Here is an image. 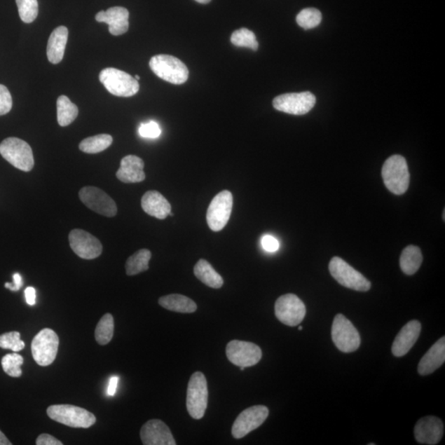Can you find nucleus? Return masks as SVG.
Returning a JSON list of instances; mask_svg holds the SVG:
<instances>
[{"label":"nucleus","mask_w":445,"mask_h":445,"mask_svg":"<svg viewBox=\"0 0 445 445\" xmlns=\"http://www.w3.org/2000/svg\"><path fill=\"white\" fill-rule=\"evenodd\" d=\"M302 329H303V327L299 326V331H301Z\"/></svg>","instance_id":"obj_47"},{"label":"nucleus","mask_w":445,"mask_h":445,"mask_svg":"<svg viewBox=\"0 0 445 445\" xmlns=\"http://www.w3.org/2000/svg\"><path fill=\"white\" fill-rule=\"evenodd\" d=\"M382 177L388 191L400 196L409 189L410 173L404 157L392 156L387 159L382 168Z\"/></svg>","instance_id":"obj_1"},{"label":"nucleus","mask_w":445,"mask_h":445,"mask_svg":"<svg viewBox=\"0 0 445 445\" xmlns=\"http://www.w3.org/2000/svg\"><path fill=\"white\" fill-rule=\"evenodd\" d=\"M114 334V318L111 313L103 316L95 330V339L101 345L109 344Z\"/></svg>","instance_id":"obj_31"},{"label":"nucleus","mask_w":445,"mask_h":445,"mask_svg":"<svg viewBox=\"0 0 445 445\" xmlns=\"http://www.w3.org/2000/svg\"><path fill=\"white\" fill-rule=\"evenodd\" d=\"M151 252L148 249H140L130 256L125 263L128 275H135L149 270V262L151 259Z\"/></svg>","instance_id":"obj_28"},{"label":"nucleus","mask_w":445,"mask_h":445,"mask_svg":"<svg viewBox=\"0 0 445 445\" xmlns=\"http://www.w3.org/2000/svg\"><path fill=\"white\" fill-rule=\"evenodd\" d=\"M0 154L11 165L23 172H30L34 167V157L30 145L25 140L9 137L0 144Z\"/></svg>","instance_id":"obj_4"},{"label":"nucleus","mask_w":445,"mask_h":445,"mask_svg":"<svg viewBox=\"0 0 445 445\" xmlns=\"http://www.w3.org/2000/svg\"><path fill=\"white\" fill-rule=\"evenodd\" d=\"M233 203V195L229 191H223L214 196L206 214L208 226L212 231H221L226 226L231 219Z\"/></svg>","instance_id":"obj_10"},{"label":"nucleus","mask_w":445,"mask_h":445,"mask_svg":"<svg viewBox=\"0 0 445 445\" xmlns=\"http://www.w3.org/2000/svg\"><path fill=\"white\" fill-rule=\"evenodd\" d=\"M261 246L266 252H274L279 249V242L271 235H265L261 238Z\"/></svg>","instance_id":"obj_39"},{"label":"nucleus","mask_w":445,"mask_h":445,"mask_svg":"<svg viewBox=\"0 0 445 445\" xmlns=\"http://www.w3.org/2000/svg\"><path fill=\"white\" fill-rule=\"evenodd\" d=\"M231 40L233 45L238 46V48H247L254 50L259 49V41L256 39L254 32L247 29V28H241V29L234 31Z\"/></svg>","instance_id":"obj_32"},{"label":"nucleus","mask_w":445,"mask_h":445,"mask_svg":"<svg viewBox=\"0 0 445 445\" xmlns=\"http://www.w3.org/2000/svg\"><path fill=\"white\" fill-rule=\"evenodd\" d=\"M68 36L67 27L64 26L55 28L50 36L46 53L50 63L57 64L63 60Z\"/></svg>","instance_id":"obj_24"},{"label":"nucleus","mask_w":445,"mask_h":445,"mask_svg":"<svg viewBox=\"0 0 445 445\" xmlns=\"http://www.w3.org/2000/svg\"><path fill=\"white\" fill-rule=\"evenodd\" d=\"M22 278L20 274L16 273L13 275V284L6 283V288L12 290V292H18L22 287Z\"/></svg>","instance_id":"obj_41"},{"label":"nucleus","mask_w":445,"mask_h":445,"mask_svg":"<svg viewBox=\"0 0 445 445\" xmlns=\"http://www.w3.org/2000/svg\"><path fill=\"white\" fill-rule=\"evenodd\" d=\"M69 241L74 254L83 259H95L102 254L101 242L83 229L76 228L70 232Z\"/></svg>","instance_id":"obj_16"},{"label":"nucleus","mask_w":445,"mask_h":445,"mask_svg":"<svg viewBox=\"0 0 445 445\" xmlns=\"http://www.w3.org/2000/svg\"><path fill=\"white\" fill-rule=\"evenodd\" d=\"M423 261V256L420 248L410 245L402 252L400 257L401 269L406 275H413L419 270Z\"/></svg>","instance_id":"obj_27"},{"label":"nucleus","mask_w":445,"mask_h":445,"mask_svg":"<svg viewBox=\"0 0 445 445\" xmlns=\"http://www.w3.org/2000/svg\"><path fill=\"white\" fill-rule=\"evenodd\" d=\"M79 199L93 212L106 217L117 214L115 201L105 191L95 186H85L79 191Z\"/></svg>","instance_id":"obj_15"},{"label":"nucleus","mask_w":445,"mask_h":445,"mask_svg":"<svg viewBox=\"0 0 445 445\" xmlns=\"http://www.w3.org/2000/svg\"><path fill=\"white\" fill-rule=\"evenodd\" d=\"M331 338L337 349L354 352L360 345V336L355 326L343 315H337L331 327Z\"/></svg>","instance_id":"obj_8"},{"label":"nucleus","mask_w":445,"mask_h":445,"mask_svg":"<svg viewBox=\"0 0 445 445\" xmlns=\"http://www.w3.org/2000/svg\"><path fill=\"white\" fill-rule=\"evenodd\" d=\"M59 337L53 330L42 329L32 343V353L36 364L48 367L53 364L58 353Z\"/></svg>","instance_id":"obj_9"},{"label":"nucleus","mask_w":445,"mask_h":445,"mask_svg":"<svg viewBox=\"0 0 445 445\" xmlns=\"http://www.w3.org/2000/svg\"><path fill=\"white\" fill-rule=\"evenodd\" d=\"M51 420L69 427L87 429L96 423V416L86 409L73 405H53L48 409Z\"/></svg>","instance_id":"obj_3"},{"label":"nucleus","mask_w":445,"mask_h":445,"mask_svg":"<svg viewBox=\"0 0 445 445\" xmlns=\"http://www.w3.org/2000/svg\"><path fill=\"white\" fill-rule=\"evenodd\" d=\"M0 445H12V443L9 441L1 430H0Z\"/></svg>","instance_id":"obj_44"},{"label":"nucleus","mask_w":445,"mask_h":445,"mask_svg":"<svg viewBox=\"0 0 445 445\" xmlns=\"http://www.w3.org/2000/svg\"><path fill=\"white\" fill-rule=\"evenodd\" d=\"M25 362L22 356L17 353L8 354L4 356L2 359V367L4 371L8 376L13 378H18L22 376V371L21 367Z\"/></svg>","instance_id":"obj_34"},{"label":"nucleus","mask_w":445,"mask_h":445,"mask_svg":"<svg viewBox=\"0 0 445 445\" xmlns=\"http://www.w3.org/2000/svg\"><path fill=\"white\" fill-rule=\"evenodd\" d=\"M226 355L232 364L247 368L259 363L262 352L259 346L254 343L234 340L227 345Z\"/></svg>","instance_id":"obj_14"},{"label":"nucleus","mask_w":445,"mask_h":445,"mask_svg":"<svg viewBox=\"0 0 445 445\" xmlns=\"http://www.w3.org/2000/svg\"><path fill=\"white\" fill-rule=\"evenodd\" d=\"M114 139L110 135L101 134L95 137H88L83 139L79 144V149L87 153H97L106 151L111 146Z\"/></svg>","instance_id":"obj_30"},{"label":"nucleus","mask_w":445,"mask_h":445,"mask_svg":"<svg viewBox=\"0 0 445 445\" xmlns=\"http://www.w3.org/2000/svg\"><path fill=\"white\" fill-rule=\"evenodd\" d=\"M208 385L201 372L192 374L187 388L186 409L192 418H203L208 405Z\"/></svg>","instance_id":"obj_6"},{"label":"nucleus","mask_w":445,"mask_h":445,"mask_svg":"<svg viewBox=\"0 0 445 445\" xmlns=\"http://www.w3.org/2000/svg\"><path fill=\"white\" fill-rule=\"evenodd\" d=\"M269 410L266 406L259 405L249 407L242 411L232 427V435L235 439H242L259 427L268 418Z\"/></svg>","instance_id":"obj_13"},{"label":"nucleus","mask_w":445,"mask_h":445,"mask_svg":"<svg viewBox=\"0 0 445 445\" xmlns=\"http://www.w3.org/2000/svg\"><path fill=\"white\" fill-rule=\"evenodd\" d=\"M275 313L278 320L285 325L295 327L304 320L306 308L297 295L287 294L282 295L276 301Z\"/></svg>","instance_id":"obj_11"},{"label":"nucleus","mask_w":445,"mask_h":445,"mask_svg":"<svg viewBox=\"0 0 445 445\" xmlns=\"http://www.w3.org/2000/svg\"><path fill=\"white\" fill-rule=\"evenodd\" d=\"M140 439L144 445H176L168 426L160 420L147 421L140 430Z\"/></svg>","instance_id":"obj_17"},{"label":"nucleus","mask_w":445,"mask_h":445,"mask_svg":"<svg viewBox=\"0 0 445 445\" xmlns=\"http://www.w3.org/2000/svg\"><path fill=\"white\" fill-rule=\"evenodd\" d=\"M142 206L145 213L158 219H166L172 210L170 203L157 191H147L142 199Z\"/></svg>","instance_id":"obj_22"},{"label":"nucleus","mask_w":445,"mask_h":445,"mask_svg":"<svg viewBox=\"0 0 445 445\" xmlns=\"http://www.w3.org/2000/svg\"><path fill=\"white\" fill-rule=\"evenodd\" d=\"M25 348V341L21 340V335L18 331L7 332L0 335V348L11 350L18 352Z\"/></svg>","instance_id":"obj_36"},{"label":"nucleus","mask_w":445,"mask_h":445,"mask_svg":"<svg viewBox=\"0 0 445 445\" xmlns=\"http://www.w3.org/2000/svg\"><path fill=\"white\" fill-rule=\"evenodd\" d=\"M316 97L310 92L285 93L273 100L275 109L285 114L306 115L315 106Z\"/></svg>","instance_id":"obj_12"},{"label":"nucleus","mask_w":445,"mask_h":445,"mask_svg":"<svg viewBox=\"0 0 445 445\" xmlns=\"http://www.w3.org/2000/svg\"><path fill=\"white\" fill-rule=\"evenodd\" d=\"M144 163L135 156H128L121 159L116 177L124 184H137L145 179Z\"/></svg>","instance_id":"obj_21"},{"label":"nucleus","mask_w":445,"mask_h":445,"mask_svg":"<svg viewBox=\"0 0 445 445\" xmlns=\"http://www.w3.org/2000/svg\"><path fill=\"white\" fill-rule=\"evenodd\" d=\"M139 133L144 138L156 139L160 137L162 133L160 128L156 121H149L139 126Z\"/></svg>","instance_id":"obj_37"},{"label":"nucleus","mask_w":445,"mask_h":445,"mask_svg":"<svg viewBox=\"0 0 445 445\" xmlns=\"http://www.w3.org/2000/svg\"><path fill=\"white\" fill-rule=\"evenodd\" d=\"M100 81L107 90L116 97H132L139 92V84L130 74L115 68L102 69Z\"/></svg>","instance_id":"obj_5"},{"label":"nucleus","mask_w":445,"mask_h":445,"mask_svg":"<svg viewBox=\"0 0 445 445\" xmlns=\"http://www.w3.org/2000/svg\"><path fill=\"white\" fill-rule=\"evenodd\" d=\"M194 274L196 278L201 282L213 289H219L223 287L224 280L210 262L205 259H200L194 267Z\"/></svg>","instance_id":"obj_26"},{"label":"nucleus","mask_w":445,"mask_h":445,"mask_svg":"<svg viewBox=\"0 0 445 445\" xmlns=\"http://www.w3.org/2000/svg\"><path fill=\"white\" fill-rule=\"evenodd\" d=\"M158 303L167 310L177 313H191L198 309V306L192 299L185 295L177 294L161 297L158 299Z\"/></svg>","instance_id":"obj_25"},{"label":"nucleus","mask_w":445,"mask_h":445,"mask_svg":"<svg viewBox=\"0 0 445 445\" xmlns=\"http://www.w3.org/2000/svg\"><path fill=\"white\" fill-rule=\"evenodd\" d=\"M445 360V338L441 337L423 356L418 365L420 376H428L442 367Z\"/></svg>","instance_id":"obj_23"},{"label":"nucleus","mask_w":445,"mask_h":445,"mask_svg":"<svg viewBox=\"0 0 445 445\" xmlns=\"http://www.w3.org/2000/svg\"><path fill=\"white\" fill-rule=\"evenodd\" d=\"M414 433L416 441L420 444H437L444 434L442 420L432 416H425L416 423Z\"/></svg>","instance_id":"obj_18"},{"label":"nucleus","mask_w":445,"mask_h":445,"mask_svg":"<svg viewBox=\"0 0 445 445\" xmlns=\"http://www.w3.org/2000/svg\"><path fill=\"white\" fill-rule=\"evenodd\" d=\"M119 378L116 376L111 377L109 381V390L107 393L109 396H114L116 392L117 385H118Z\"/></svg>","instance_id":"obj_43"},{"label":"nucleus","mask_w":445,"mask_h":445,"mask_svg":"<svg viewBox=\"0 0 445 445\" xmlns=\"http://www.w3.org/2000/svg\"><path fill=\"white\" fill-rule=\"evenodd\" d=\"M25 298L27 304L32 306L36 303V289L34 287H27L25 289Z\"/></svg>","instance_id":"obj_42"},{"label":"nucleus","mask_w":445,"mask_h":445,"mask_svg":"<svg viewBox=\"0 0 445 445\" xmlns=\"http://www.w3.org/2000/svg\"><path fill=\"white\" fill-rule=\"evenodd\" d=\"M78 107L67 96H60L57 100V120L60 126H67L77 118Z\"/></svg>","instance_id":"obj_29"},{"label":"nucleus","mask_w":445,"mask_h":445,"mask_svg":"<svg viewBox=\"0 0 445 445\" xmlns=\"http://www.w3.org/2000/svg\"><path fill=\"white\" fill-rule=\"evenodd\" d=\"M18 13L21 20L25 23L34 22L39 15V2L37 0H16Z\"/></svg>","instance_id":"obj_35"},{"label":"nucleus","mask_w":445,"mask_h":445,"mask_svg":"<svg viewBox=\"0 0 445 445\" xmlns=\"http://www.w3.org/2000/svg\"><path fill=\"white\" fill-rule=\"evenodd\" d=\"M195 1H196V2L199 3V4H208L210 1H212V0H195Z\"/></svg>","instance_id":"obj_45"},{"label":"nucleus","mask_w":445,"mask_h":445,"mask_svg":"<svg viewBox=\"0 0 445 445\" xmlns=\"http://www.w3.org/2000/svg\"><path fill=\"white\" fill-rule=\"evenodd\" d=\"M36 444L37 445H62L63 443L59 439L48 434H41L36 439Z\"/></svg>","instance_id":"obj_40"},{"label":"nucleus","mask_w":445,"mask_h":445,"mask_svg":"<svg viewBox=\"0 0 445 445\" xmlns=\"http://www.w3.org/2000/svg\"><path fill=\"white\" fill-rule=\"evenodd\" d=\"M149 67L158 78L172 84H182L189 77V70L184 62L172 55H154Z\"/></svg>","instance_id":"obj_2"},{"label":"nucleus","mask_w":445,"mask_h":445,"mask_svg":"<svg viewBox=\"0 0 445 445\" xmlns=\"http://www.w3.org/2000/svg\"><path fill=\"white\" fill-rule=\"evenodd\" d=\"M329 271L332 278L346 288L360 292H367L371 288V283L341 257L335 256L331 260Z\"/></svg>","instance_id":"obj_7"},{"label":"nucleus","mask_w":445,"mask_h":445,"mask_svg":"<svg viewBox=\"0 0 445 445\" xmlns=\"http://www.w3.org/2000/svg\"><path fill=\"white\" fill-rule=\"evenodd\" d=\"M13 107V100L11 93L6 86L0 84V116L8 114Z\"/></svg>","instance_id":"obj_38"},{"label":"nucleus","mask_w":445,"mask_h":445,"mask_svg":"<svg viewBox=\"0 0 445 445\" xmlns=\"http://www.w3.org/2000/svg\"><path fill=\"white\" fill-rule=\"evenodd\" d=\"M135 78L137 79V81H139L140 79V77L139 76H135Z\"/></svg>","instance_id":"obj_46"},{"label":"nucleus","mask_w":445,"mask_h":445,"mask_svg":"<svg viewBox=\"0 0 445 445\" xmlns=\"http://www.w3.org/2000/svg\"><path fill=\"white\" fill-rule=\"evenodd\" d=\"M130 13L123 7H112L107 11L98 13L95 17L98 22H104L109 26L111 35L120 36L129 29Z\"/></svg>","instance_id":"obj_20"},{"label":"nucleus","mask_w":445,"mask_h":445,"mask_svg":"<svg viewBox=\"0 0 445 445\" xmlns=\"http://www.w3.org/2000/svg\"><path fill=\"white\" fill-rule=\"evenodd\" d=\"M421 324L419 321L407 322L397 334L392 346V352L396 357H402L409 352L420 334Z\"/></svg>","instance_id":"obj_19"},{"label":"nucleus","mask_w":445,"mask_h":445,"mask_svg":"<svg viewBox=\"0 0 445 445\" xmlns=\"http://www.w3.org/2000/svg\"><path fill=\"white\" fill-rule=\"evenodd\" d=\"M322 18V13L318 9L308 8L299 12L296 17V22L303 29L308 30L320 25Z\"/></svg>","instance_id":"obj_33"}]
</instances>
